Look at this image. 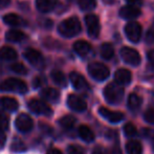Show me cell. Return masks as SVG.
I'll list each match as a JSON object with an SVG mask.
<instances>
[{
  "mask_svg": "<svg viewBox=\"0 0 154 154\" xmlns=\"http://www.w3.org/2000/svg\"><path fill=\"white\" fill-rule=\"evenodd\" d=\"M75 122H77V120H75V118H73L72 116H65L60 120L59 123L63 128H65V129H70V128H72L73 126H75Z\"/></svg>",
  "mask_w": 154,
  "mask_h": 154,
  "instance_id": "obj_28",
  "label": "cell"
},
{
  "mask_svg": "<svg viewBox=\"0 0 154 154\" xmlns=\"http://www.w3.org/2000/svg\"><path fill=\"white\" fill-rule=\"evenodd\" d=\"M147 58H148V60H149V62H150V64L154 66V49H152V51H149L148 55H147Z\"/></svg>",
  "mask_w": 154,
  "mask_h": 154,
  "instance_id": "obj_37",
  "label": "cell"
},
{
  "mask_svg": "<svg viewBox=\"0 0 154 154\" xmlns=\"http://www.w3.org/2000/svg\"><path fill=\"white\" fill-rule=\"evenodd\" d=\"M67 104H68L69 108L75 111L81 112L87 108V104L82 97H80L77 94H70L67 99Z\"/></svg>",
  "mask_w": 154,
  "mask_h": 154,
  "instance_id": "obj_12",
  "label": "cell"
},
{
  "mask_svg": "<svg viewBox=\"0 0 154 154\" xmlns=\"http://www.w3.org/2000/svg\"><path fill=\"white\" fill-rule=\"evenodd\" d=\"M58 29L62 36L70 38L81 32V23L77 17H70V18L62 21Z\"/></svg>",
  "mask_w": 154,
  "mask_h": 154,
  "instance_id": "obj_1",
  "label": "cell"
},
{
  "mask_svg": "<svg viewBox=\"0 0 154 154\" xmlns=\"http://www.w3.org/2000/svg\"><path fill=\"white\" fill-rule=\"evenodd\" d=\"M69 79H70V82L73 85V87L77 90L84 91V90H87L88 88H89V85H88L85 78L82 75H80L79 72H75V71L71 72L70 75H69Z\"/></svg>",
  "mask_w": 154,
  "mask_h": 154,
  "instance_id": "obj_13",
  "label": "cell"
},
{
  "mask_svg": "<svg viewBox=\"0 0 154 154\" xmlns=\"http://www.w3.org/2000/svg\"><path fill=\"white\" fill-rule=\"evenodd\" d=\"M130 5H134V6H137V5H142V0H126Z\"/></svg>",
  "mask_w": 154,
  "mask_h": 154,
  "instance_id": "obj_39",
  "label": "cell"
},
{
  "mask_svg": "<svg viewBox=\"0 0 154 154\" xmlns=\"http://www.w3.org/2000/svg\"><path fill=\"white\" fill-rule=\"evenodd\" d=\"M25 149H26V147L21 140H15L12 145V150L14 152H22V151H25Z\"/></svg>",
  "mask_w": 154,
  "mask_h": 154,
  "instance_id": "obj_34",
  "label": "cell"
},
{
  "mask_svg": "<svg viewBox=\"0 0 154 154\" xmlns=\"http://www.w3.org/2000/svg\"><path fill=\"white\" fill-rule=\"evenodd\" d=\"M29 108L32 112L39 114V116H49L53 113L51 108L47 104H45L44 102L40 101V100H31L29 102Z\"/></svg>",
  "mask_w": 154,
  "mask_h": 154,
  "instance_id": "obj_6",
  "label": "cell"
},
{
  "mask_svg": "<svg viewBox=\"0 0 154 154\" xmlns=\"http://www.w3.org/2000/svg\"><path fill=\"white\" fill-rule=\"evenodd\" d=\"M99 113L103 116L104 119L108 121L110 123H113V124H116L121 121L124 120L125 116H124L123 112H120V111H112V110L108 109L106 107H101L99 109Z\"/></svg>",
  "mask_w": 154,
  "mask_h": 154,
  "instance_id": "obj_10",
  "label": "cell"
},
{
  "mask_svg": "<svg viewBox=\"0 0 154 154\" xmlns=\"http://www.w3.org/2000/svg\"><path fill=\"white\" fill-rule=\"evenodd\" d=\"M41 95L43 99L49 102H58V100L60 99V92L55 88H44L41 91Z\"/></svg>",
  "mask_w": 154,
  "mask_h": 154,
  "instance_id": "obj_21",
  "label": "cell"
},
{
  "mask_svg": "<svg viewBox=\"0 0 154 154\" xmlns=\"http://www.w3.org/2000/svg\"><path fill=\"white\" fill-rule=\"evenodd\" d=\"M51 79L55 82L57 85L61 86V87H65L67 84L66 77L64 75V73L60 70H53L51 71Z\"/></svg>",
  "mask_w": 154,
  "mask_h": 154,
  "instance_id": "obj_26",
  "label": "cell"
},
{
  "mask_svg": "<svg viewBox=\"0 0 154 154\" xmlns=\"http://www.w3.org/2000/svg\"><path fill=\"white\" fill-rule=\"evenodd\" d=\"M121 56L126 63L133 66H137L140 63V56L135 49L130 48V47H123L121 49Z\"/></svg>",
  "mask_w": 154,
  "mask_h": 154,
  "instance_id": "obj_8",
  "label": "cell"
},
{
  "mask_svg": "<svg viewBox=\"0 0 154 154\" xmlns=\"http://www.w3.org/2000/svg\"><path fill=\"white\" fill-rule=\"evenodd\" d=\"M58 0H36V6L40 12L48 13L55 8Z\"/></svg>",
  "mask_w": 154,
  "mask_h": 154,
  "instance_id": "obj_18",
  "label": "cell"
},
{
  "mask_svg": "<svg viewBox=\"0 0 154 154\" xmlns=\"http://www.w3.org/2000/svg\"><path fill=\"white\" fill-rule=\"evenodd\" d=\"M85 23L86 26H87L88 34L90 35L93 38H97L100 34V20L97 18V16L93 14L87 15L85 17Z\"/></svg>",
  "mask_w": 154,
  "mask_h": 154,
  "instance_id": "obj_9",
  "label": "cell"
},
{
  "mask_svg": "<svg viewBox=\"0 0 154 154\" xmlns=\"http://www.w3.org/2000/svg\"><path fill=\"white\" fill-rule=\"evenodd\" d=\"M79 135L82 140L87 143H90L94 140V134L91 131V129L85 125H82L79 127Z\"/></svg>",
  "mask_w": 154,
  "mask_h": 154,
  "instance_id": "obj_22",
  "label": "cell"
},
{
  "mask_svg": "<svg viewBox=\"0 0 154 154\" xmlns=\"http://www.w3.org/2000/svg\"><path fill=\"white\" fill-rule=\"evenodd\" d=\"M140 105H142V97L136 93H131L128 97V107L135 111L140 107Z\"/></svg>",
  "mask_w": 154,
  "mask_h": 154,
  "instance_id": "obj_25",
  "label": "cell"
},
{
  "mask_svg": "<svg viewBox=\"0 0 154 154\" xmlns=\"http://www.w3.org/2000/svg\"><path fill=\"white\" fill-rule=\"evenodd\" d=\"M17 58V53L10 46H3L0 48V59L3 61H12Z\"/></svg>",
  "mask_w": 154,
  "mask_h": 154,
  "instance_id": "obj_20",
  "label": "cell"
},
{
  "mask_svg": "<svg viewBox=\"0 0 154 154\" xmlns=\"http://www.w3.org/2000/svg\"><path fill=\"white\" fill-rule=\"evenodd\" d=\"M0 106L3 109L8 110V111H15V110L18 109L19 103L14 97H0Z\"/></svg>",
  "mask_w": 154,
  "mask_h": 154,
  "instance_id": "obj_17",
  "label": "cell"
},
{
  "mask_svg": "<svg viewBox=\"0 0 154 154\" xmlns=\"http://www.w3.org/2000/svg\"><path fill=\"white\" fill-rule=\"evenodd\" d=\"M114 78H116V83L121 84V85H128L132 80V75L128 69L122 68L116 70Z\"/></svg>",
  "mask_w": 154,
  "mask_h": 154,
  "instance_id": "obj_15",
  "label": "cell"
},
{
  "mask_svg": "<svg viewBox=\"0 0 154 154\" xmlns=\"http://www.w3.org/2000/svg\"><path fill=\"white\" fill-rule=\"evenodd\" d=\"M3 21L8 25L12 26H21V25L25 24V21L18 16L17 14H8L3 17Z\"/></svg>",
  "mask_w": 154,
  "mask_h": 154,
  "instance_id": "obj_19",
  "label": "cell"
},
{
  "mask_svg": "<svg viewBox=\"0 0 154 154\" xmlns=\"http://www.w3.org/2000/svg\"><path fill=\"white\" fill-rule=\"evenodd\" d=\"M0 89L4 91H13L17 93H25L27 91V85L25 82L16 78H10L3 81L0 85Z\"/></svg>",
  "mask_w": 154,
  "mask_h": 154,
  "instance_id": "obj_3",
  "label": "cell"
},
{
  "mask_svg": "<svg viewBox=\"0 0 154 154\" xmlns=\"http://www.w3.org/2000/svg\"><path fill=\"white\" fill-rule=\"evenodd\" d=\"M144 118L148 123L153 124V125H154V107L149 108V109L145 112Z\"/></svg>",
  "mask_w": 154,
  "mask_h": 154,
  "instance_id": "obj_35",
  "label": "cell"
},
{
  "mask_svg": "<svg viewBox=\"0 0 154 154\" xmlns=\"http://www.w3.org/2000/svg\"><path fill=\"white\" fill-rule=\"evenodd\" d=\"M88 72L97 81H104L109 77V68L99 62H93L88 65Z\"/></svg>",
  "mask_w": 154,
  "mask_h": 154,
  "instance_id": "obj_4",
  "label": "cell"
},
{
  "mask_svg": "<svg viewBox=\"0 0 154 154\" xmlns=\"http://www.w3.org/2000/svg\"><path fill=\"white\" fill-rule=\"evenodd\" d=\"M11 69H12L14 72L18 73V75H25L27 73V69L22 63H15L11 66Z\"/></svg>",
  "mask_w": 154,
  "mask_h": 154,
  "instance_id": "obj_30",
  "label": "cell"
},
{
  "mask_svg": "<svg viewBox=\"0 0 154 154\" xmlns=\"http://www.w3.org/2000/svg\"><path fill=\"white\" fill-rule=\"evenodd\" d=\"M5 39L10 42H21L22 40L25 39L24 32L17 31V29H12L8 31L5 35Z\"/></svg>",
  "mask_w": 154,
  "mask_h": 154,
  "instance_id": "obj_23",
  "label": "cell"
},
{
  "mask_svg": "<svg viewBox=\"0 0 154 154\" xmlns=\"http://www.w3.org/2000/svg\"><path fill=\"white\" fill-rule=\"evenodd\" d=\"M126 151L128 154H142L143 147L137 140H129L126 145Z\"/></svg>",
  "mask_w": 154,
  "mask_h": 154,
  "instance_id": "obj_24",
  "label": "cell"
},
{
  "mask_svg": "<svg viewBox=\"0 0 154 154\" xmlns=\"http://www.w3.org/2000/svg\"><path fill=\"white\" fill-rule=\"evenodd\" d=\"M67 153L68 154H84L85 151L82 148L81 146H78V145H70L67 149Z\"/></svg>",
  "mask_w": 154,
  "mask_h": 154,
  "instance_id": "obj_33",
  "label": "cell"
},
{
  "mask_svg": "<svg viewBox=\"0 0 154 154\" xmlns=\"http://www.w3.org/2000/svg\"><path fill=\"white\" fill-rule=\"evenodd\" d=\"M5 140H6V136H5V134H4V131L0 129V145L3 146V145L5 144Z\"/></svg>",
  "mask_w": 154,
  "mask_h": 154,
  "instance_id": "obj_38",
  "label": "cell"
},
{
  "mask_svg": "<svg viewBox=\"0 0 154 154\" xmlns=\"http://www.w3.org/2000/svg\"><path fill=\"white\" fill-rule=\"evenodd\" d=\"M11 3V0H0V8H6Z\"/></svg>",
  "mask_w": 154,
  "mask_h": 154,
  "instance_id": "obj_41",
  "label": "cell"
},
{
  "mask_svg": "<svg viewBox=\"0 0 154 154\" xmlns=\"http://www.w3.org/2000/svg\"><path fill=\"white\" fill-rule=\"evenodd\" d=\"M79 5L84 11L92 10L95 8V0H79Z\"/></svg>",
  "mask_w": 154,
  "mask_h": 154,
  "instance_id": "obj_29",
  "label": "cell"
},
{
  "mask_svg": "<svg viewBox=\"0 0 154 154\" xmlns=\"http://www.w3.org/2000/svg\"><path fill=\"white\" fill-rule=\"evenodd\" d=\"M140 15V10L134 5H126L120 10V16L124 19H132L136 18Z\"/></svg>",
  "mask_w": 154,
  "mask_h": 154,
  "instance_id": "obj_14",
  "label": "cell"
},
{
  "mask_svg": "<svg viewBox=\"0 0 154 154\" xmlns=\"http://www.w3.org/2000/svg\"><path fill=\"white\" fill-rule=\"evenodd\" d=\"M47 154H62V152L58 149H51V150L47 152Z\"/></svg>",
  "mask_w": 154,
  "mask_h": 154,
  "instance_id": "obj_42",
  "label": "cell"
},
{
  "mask_svg": "<svg viewBox=\"0 0 154 154\" xmlns=\"http://www.w3.org/2000/svg\"><path fill=\"white\" fill-rule=\"evenodd\" d=\"M113 154H121V152L119 150H116V151H113Z\"/></svg>",
  "mask_w": 154,
  "mask_h": 154,
  "instance_id": "obj_43",
  "label": "cell"
},
{
  "mask_svg": "<svg viewBox=\"0 0 154 154\" xmlns=\"http://www.w3.org/2000/svg\"><path fill=\"white\" fill-rule=\"evenodd\" d=\"M114 55V49L110 43H104L101 46V56L105 60H110Z\"/></svg>",
  "mask_w": 154,
  "mask_h": 154,
  "instance_id": "obj_27",
  "label": "cell"
},
{
  "mask_svg": "<svg viewBox=\"0 0 154 154\" xmlns=\"http://www.w3.org/2000/svg\"><path fill=\"white\" fill-rule=\"evenodd\" d=\"M73 49L79 56L85 57L91 51V45L84 40H79L73 44Z\"/></svg>",
  "mask_w": 154,
  "mask_h": 154,
  "instance_id": "obj_16",
  "label": "cell"
},
{
  "mask_svg": "<svg viewBox=\"0 0 154 154\" xmlns=\"http://www.w3.org/2000/svg\"><path fill=\"white\" fill-rule=\"evenodd\" d=\"M146 40L148 43H154V23L152 24V26L150 27L148 32H147Z\"/></svg>",
  "mask_w": 154,
  "mask_h": 154,
  "instance_id": "obj_36",
  "label": "cell"
},
{
  "mask_svg": "<svg viewBox=\"0 0 154 154\" xmlns=\"http://www.w3.org/2000/svg\"><path fill=\"white\" fill-rule=\"evenodd\" d=\"M125 32L127 38L131 42L136 43L140 41V36H142V26H140V23L135 22V21H132V22H129L126 25Z\"/></svg>",
  "mask_w": 154,
  "mask_h": 154,
  "instance_id": "obj_7",
  "label": "cell"
},
{
  "mask_svg": "<svg viewBox=\"0 0 154 154\" xmlns=\"http://www.w3.org/2000/svg\"><path fill=\"white\" fill-rule=\"evenodd\" d=\"M92 154H107V152H106L103 148H101V147H97V148L93 150Z\"/></svg>",
  "mask_w": 154,
  "mask_h": 154,
  "instance_id": "obj_40",
  "label": "cell"
},
{
  "mask_svg": "<svg viewBox=\"0 0 154 154\" xmlns=\"http://www.w3.org/2000/svg\"><path fill=\"white\" fill-rule=\"evenodd\" d=\"M124 132H125V134L127 136L131 137V136H134L136 133H137V130H136V127L133 125V124L128 123V124H126L125 127H124Z\"/></svg>",
  "mask_w": 154,
  "mask_h": 154,
  "instance_id": "obj_31",
  "label": "cell"
},
{
  "mask_svg": "<svg viewBox=\"0 0 154 154\" xmlns=\"http://www.w3.org/2000/svg\"><path fill=\"white\" fill-rule=\"evenodd\" d=\"M152 147H153V150H154V137H153V140H152Z\"/></svg>",
  "mask_w": 154,
  "mask_h": 154,
  "instance_id": "obj_44",
  "label": "cell"
},
{
  "mask_svg": "<svg viewBox=\"0 0 154 154\" xmlns=\"http://www.w3.org/2000/svg\"><path fill=\"white\" fill-rule=\"evenodd\" d=\"M24 57L25 59L27 60L32 66H35L36 68H43L45 65V61L43 56L39 53L38 51L34 48H27L26 51H24Z\"/></svg>",
  "mask_w": 154,
  "mask_h": 154,
  "instance_id": "obj_5",
  "label": "cell"
},
{
  "mask_svg": "<svg viewBox=\"0 0 154 154\" xmlns=\"http://www.w3.org/2000/svg\"><path fill=\"white\" fill-rule=\"evenodd\" d=\"M104 97L110 104H118L124 97V88L119 83H109L104 89Z\"/></svg>",
  "mask_w": 154,
  "mask_h": 154,
  "instance_id": "obj_2",
  "label": "cell"
},
{
  "mask_svg": "<svg viewBox=\"0 0 154 154\" xmlns=\"http://www.w3.org/2000/svg\"><path fill=\"white\" fill-rule=\"evenodd\" d=\"M32 118L26 113H21L16 119V127L19 131L21 132H29L32 129Z\"/></svg>",
  "mask_w": 154,
  "mask_h": 154,
  "instance_id": "obj_11",
  "label": "cell"
},
{
  "mask_svg": "<svg viewBox=\"0 0 154 154\" xmlns=\"http://www.w3.org/2000/svg\"><path fill=\"white\" fill-rule=\"evenodd\" d=\"M8 126H10V121H8V116L0 111V129L5 131L8 128Z\"/></svg>",
  "mask_w": 154,
  "mask_h": 154,
  "instance_id": "obj_32",
  "label": "cell"
}]
</instances>
